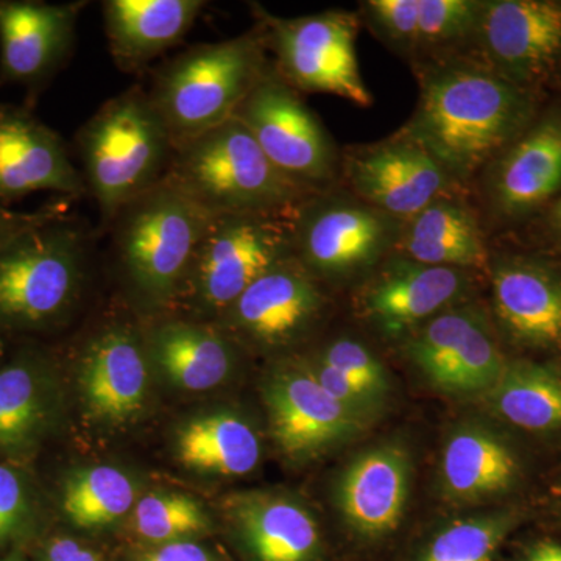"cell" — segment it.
I'll use <instances>...</instances> for the list:
<instances>
[{
  "label": "cell",
  "mask_w": 561,
  "mask_h": 561,
  "mask_svg": "<svg viewBox=\"0 0 561 561\" xmlns=\"http://www.w3.org/2000/svg\"><path fill=\"white\" fill-rule=\"evenodd\" d=\"M534 114L529 92L486 66L448 62L421 80L404 133L453 180L470 179L519 138Z\"/></svg>",
  "instance_id": "6da1fadb"
},
{
  "label": "cell",
  "mask_w": 561,
  "mask_h": 561,
  "mask_svg": "<svg viewBox=\"0 0 561 561\" xmlns=\"http://www.w3.org/2000/svg\"><path fill=\"white\" fill-rule=\"evenodd\" d=\"M87 190L103 219L114 220L125 205L160 184L171 171V133L140 87L103 103L79 133Z\"/></svg>",
  "instance_id": "7a4b0ae2"
},
{
  "label": "cell",
  "mask_w": 561,
  "mask_h": 561,
  "mask_svg": "<svg viewBox=\"0 0 561 561\" xmlns=\"http://www.w3.org/2000/svg\"><path fill=\"white\" fill-rule=\"evenodd\" d=\"M260 24L220 43L183 51L162 66L149 91L173 142L195 138L234 117L251 91L272 72Z\"/></svg>",
  "instance_id": "3957f363"
},
{
  "label": "cell",
  "mask_w": 561,
  "mask_h": 561,
  "mask_svg": "<svg viewBox=\"0 0 561 561\" xmlns=\"http://www.w3.org/2000/svg\"><path fill=\"white\" fill-rule=\"evenodd\" d=\"M168 176L210 217L290 213L313 195L287 180L236 117L176 144Z\"/></svg>",
  "instance_id": "277c9868"
},
{
  "label": "cell",
  "mask_w": 561,
  "mask_h": 561,
  "mask_svg": "<svg viewBox=\"0 0 561 561\" xmlns=\"http://www.w3.org/2000/svg\"><path fill=\"white\" fill-rule=\"evenodd\" d=\"M209 219L169 176L114 217L122 271L151 308L183 294Z\"/></svg>",
  "instance_id": "5b68a950"
},
{
  "label": "cell",
  "mask_w": 561,
  "mask_h": 561,
  "mask_svg": "<svg viewBox=\"0 0 561 561\" xmlns=\"http://www.w3.org/2000/svg\"><path fill=\"white\" fill-rule=\"evenodd\" d=\"M87 239L60 214L0 245V324L41 328L76 301Z\"/></svg>",
  "instance_id": "8992f818"
},
{
  "label": "cell",
  "mask_w": 561,
  "mask_h": 561,
  "mask_svg": "<svg viewBox=\"0 0 561 561\" xmlns=\"http://www.w3.org/2000/svg\"><path fill=\"white\" fill-rule=\"evenodd\" d=\"M294 214L210 217L183 289L195 311L219 319L254 280L294 257Z\"/></svg>",
  "instance_id": "52a82bcc"
},
{
  "label": "cell",
  "mask_w": 561,
  "mask_h": 561,
  "mask_svg": "<svg viewBox=\"0 0 561 561\" xmlns=\"http://www.w3.org/2000/svg\"><path fill=\"white\" fill-rule=\"evenodd\" d=\"M257 24L276 55L278 76L295 91L324 92L360 106L371 105L357 62L356 14L324 11L278 18L257 7Z\"/></svg>",
  "instance_id": "ba28073f"
},
{
  "label": "cell",
  "mask_w": 561,
  "mask_h": 561,
  "mask_svg": "<svg viewBox=\"0 0 561 561\" xmlns=\"http://www.w3.org/2000/svg\"><path fill=\"white\" fill-rule=\"evenodd\" d=\"M268 161L291 183L312 194L337 176L334 144L298 91L272 70L234 114Z\"/></svg>",
  "instance_id": "9c48e42d"
},
{
  "label": "cell",
  "mask_w": 561,
  "mask_h": 561,
  "mask_svg": "<svg viewBox=\"0 0 561 561\" xmlns=\"http://www.w3.org/2000/svg\"><path fill=\"white\" fill-rule=\"evenodd\" d=\"M397 221L362 201L313 194L295 209V256L316 279L348 278L400 242Z\"/></svg>",
  "instance_id": "30bf717a"
},
{
  "label": "cell",
  "mask_w": 561,
  "mask_h": 561,
  "mask_svg": "<svg viewBox=\"0 0 561 561\" xmlns=\"http://www.w3.org/2000/svg\"><path fill=\"white\" fill-rule=\"evenodd\" d=\"M405 354L426 381L449 394L489 393L507 362L485 313L453 306L405 337Z\"/></svg>",
  "instance_id": "8fae6325"
},
{
  "label": "cell",
  "mask_w": 561,
  "mask_h": 561,
  "mask_svg": "<svg viewBox=\"0 0 561 561\" xmlns=\"http://www.w3.org/2000/svg\"><path fill=\"white\" fill-rule=\"evenodd\" d=\"M264 400L273 440L295 460L312 459L351 440L367 423L320 386L305 359L276 365L265 382Z\"/></svg>",
  "instance_id": "7c38bea8"
},
{
  "label": "cell",
  "mask_w": 561,
  "mask_h": 561,
  "mask_svg": "<svg viewBox=\"0 0 561 561\" xmlns=\"http://www.w3.org/2000/svg\"><path fill=\"white\" fill-rule=\"evenodd\" d=\"M476 35L490 69L527 91L561 62V2H482Z\"/></svg>",
  "instance_id": "4fadbf2b"
},
{
  "label": "cell",
  "mask_w": 561,
  "mask_h": 561,
  "mask_svg": "<svg viewBox=\"0 0 561 561\" xmlns=\"http://www.w3.org/2000/svg\"><path fill=\"white\" fill-rule=\"evenodd\" d=\"M323 308L317 279L294 256L254 280L219 319L245 341L276 350L300 341Z\"/></svg>",
  "instance_id": "5bb4252c"
},
{
  "label": "cell",
  "mask_w": 561,
  "mask_h": 561,
  "mask_svg": "<svg viewBox=\"0 0 561 561\" xmlns=\"http://www.w3.org/2000/svg\"><path fill=\"white\" fill-rule=\"evenodd\" d=\"M346 175L362 202L404 221L446 195L453 180L404 131L356 151L346 161Z\"/></svg>",
  "instance_id": "9a60e30c"
},
{
  "label": "cell",
  "mask_w": 561,
  "mask_h": 561,
  "mask_svg": "<svg viewBox=\"0 0 561 561\" xmlns=\"http://www.w3.org/2000/svg\"><path fill=\"white\" fill-rule=\"evenodd\" d=\"M83 7L0 0V84H21L36 95L69 57Z\"/></svg>",
  "instance_id": "2e32d148"
},
{
  "label": "cell",
  "mask_w": 561,
  "mask_h": 561,
  "mask_svg": "<svg viewBox=\"0 0 561 561\" xmlns=\"http://www.w3.org/2000/svg\"><path fill=\"white\" fill-rule=\"evenodd\" d=\"M39 191L79 197L87 184L60 135L31 106L0 103V205Z\"/></svg>",
  "instance_id": "e0dca14e"
},
{
  "label": "cell",
  "mask_w": 561,
  "mask_h": 561,
  "mask_svg": "<svg viewBox=\"0 0 561 561\" xmlns=\"http://www.w3.org/2000/svg\"><path fill=\"white\" fill-rule=\"evenodd\" d=\"M146 339L127 324L99 331L79 365L81 398L88 412L106 424H124L142 412L149 397Z\"/></svg>",
  "instance_id": "ac0fdd59"
},
{
  "label": "cell",
  "mask_w": 561,
  "mask_h": 561,
  "mask_svg": "<svg viewBox=\"0 0 561 561\" xmlns=\"http://www.w3.org/2000/svg\"><path fill=\"white\" fill-rule=\"evenodd\" d=\"M412 486L411 454L398 442L365 449L343 468L335 502L354 534L381 538L397 530Z\"/></svg>",
  "instance_id": "d6986e66"
},
{
  "label": "cell",
  "mask_w": 561,
  "mask_h": 561,
  "mask_svg": "<svg viewBox=\"0 0 561 561\" xmlns=\"http://www.w3.org/2000/svg\"><path fill=\"white\" fill-rule=\"evenodd\" d=\"M467 271L421 264L401 256L383 265L364 294V309L389 337H408L456 306L467 290Z\"/></svg>",
  "instance_id": "ffe728a7"
},
{
  "label": "cell",
  "mask_w": 561,
  "mask_h": 561,
  "mask_svg": "<svg viewBox=\"0 0 561 561\" xmlns=\"http://www.w3.org/2000/svg\"><path fill=\"white\" fill-rule=\"evenodd\" d=\"M493 306L501 327L535 348L561 346V275L538 261L512 257L491 267Z\"/></svg>",
  "instance_id": "44dd1931"
},
{
  "label": "cell",
  "mask_w": 561,
  "mask_h": 561,
  "mask_svg": "<svg viewBox=\"0 0 561 561\" xmlns=\"http://www.w3.org/2000/svg\"><path fill=\"white\" fill-rule=\"evenodd\" d=\"M494 162L491 198L501 214L526 216L561 191V114L545 117Z\"/></svg>",
  "instance_id": "7402d4cb"
},
{
  "label": "cell",
  "mask_w": 561,
  "mask_h": 561,
  "mask_svg": "<svg viewBox=\"0 0 561 561\" xmlns=\"http://www.w3.org/2000/svg\"><path fill=\"white\" fill-rule=\"evenodd\" d=\"M102 5L111 55L128 72L144 68L183 39L208 2L106 0Z\"/></svg>",
  "instance_id": "603a6c76"
},
{
  "label": "cell",
  "mask_w": 561,
  "mask_h": 561,
  "mask_svg": "<svg viewBox=\"0 0 561 561\" xmlns=\"http://www.w3.org/2000/svg\"><path fill=\"white\" fill-rule=\"evenodd\" d=\"M228 511L254 561L320 559L319 524L300 502L279 494L251 491L232 497Z\"/></svg>",
  "instance_id": "cb8c5ba5"
},
{
  "label": "cell",
  "mask_w": 561,
  "mask_h": 561,
  "mask_svg": "<svg viewBox=\"0 0 561 561\" xmlns=\"http://www.w3.org/2000/svg\"><path fill=\"white\" fill-rule=\"evenodd\" d=\"M144 339L154 367L183 390L216 389L234 368L230 335L214 323L165 321L151 328Z\"/></svg>",
  "instance_id": "d4e9b609"
},
{
  "label": "cell",
  "mask_w": 561,
  "mask_h": 561,
  "mask_svg": "<svg viewBox=\"0 0 561 561\" xmlns=\"http://www.w3.org/2000/svg\"><path fill=\"white\" fill-rule=\"evenodd\" d=\"M518 476V460L507 443L481 424H461L443 446L440 490L454 504H478L505 493Z\"/></svg>",
  "instance_id": "484cf974"
},
{
  "label": "cell",
  "mask_w": 561,
  "mask_h": 561,
  "mask_svg": "<svg viewBox=\"0 0 561 561\" xmlns=\"http://www.w3.org/2000/svg\"><path fill=\"white\" fill-rule=\"evenodd\" d=\"M398 243L402 256L421 264L459 271L489 264V250L478 219L468 206L448 195L405 221Z\"/></svg>",
  "instance_id": "4316f807"
},
{
  "label": "cell",
  "mask_w": 561,
  "mask_h": 561,
  "mask_svg": "<svg viewBox=\"0 0 561 561\" xmlns=\"http://www.w3.org/2000/svg\"><path fill=\"white\" fill-rule=\"evenodd\" d=\"M262 446L257 432L230 411L206 413L187 421L176 435V456L184 467L205 474L238 478L260 463Z\"/></svg>",
  "instance_id": "83f0119b"
},
{
  "label": "cell",
  "mask_w": 561,
  "mask_h": 561,
  "mask_svg": "<svg viewBox=\"0 0 561 561\" xmlns=\"http://www.w3.org/2000/svg\"><path fill=\"white\" fill-rule=\"evenodd\" d=\"M46 368L24 357L0 368V451H22L36 443L54 412Z\"/></svg>",
  "instance_id": "f1b7e54d"
},
{
  "label": "cell",
  "mask_w": 561,
  "mask_h": 561,
  "mask_svg": "<svg viewBox=\"0 0 561 561\" xmlns=\"http://www.w3.org/2000/svg\"><path fill=\"white\" fill-rule=\"evenodd\" d=\"M491 409L513 426L531 432L561 427V375L529 362L505 365L489 391Z\"/></svg>",
  "instance_id": "f546056e"
},
{
  "label": "cell",
  "mask_w": 561,
  "mask_h": 561,
  "mask_svg": "<svg viewBox=\"0 0 561 561\" xmlns=\"http://www.w3.org/2000/svg\"><path fill=\"white\" fill-rule=\"evenodd\" d=\"M139 501L138 483L111 465H95L73 472L62 491V511L70 523L98 529L130 515Z\"/></svg>",
  "instance_id": "4dcf8cb0"
},
{
  "label": "cell",
  "mask_w": 561,
  "mask_h": 561,
  "mask_svg": "<svg viewBox=\"0 0 561 561\" xmlns=\"http://www.w3.org/2000/svg\"><path fill=\"white\" fill-rule=\"evenodd\" d=\"M133 534L151 545L195 540L210 529L201 502L183 493L153 491L139 497L130 513Z\"/></svg>",
  "instance_id": "1f68e13d"
},
{
  "label": "cell",
  "mask_w": 561,
  "mask_h": 561,
  "mask_svg": "<svg viewBox=\"0 0 561 561\" xmlns=\"http://www.w3.org/2000/svg\"><path fill=\"white\" fill-rule=\"evenodd\" d=\"M518 516L489 513L451 523L432 538L419 561H491Z\"/></svg>",
  "instance_id": "d6a6232c"
},
{
  "label": "cell",
  "mask_w": 561,
  "mask_h": 561,
  "mask_svg": "<svg viewBox=\"0 0 561 561\" xmlns=\"http://www.w3.org/2000/svg\"><path fill=\"white\" fill-rule=\"evenodd\" d=\"M481 9L476 0H420L419 51L476 35Z\"/></svg>",
  "instance_id": "836d02e7"
},
{
  "label": "cell",
  "mask_w": 561,
  "mask_h": 561,
  "mask_svg": "<svg viewBox=\"0 0 561 561\" xmlns=\"http://www.w3.org/2000/svg\"><path fill=\"white\" fill-rule=\"evenodd\" d=\"M313 357L357 383L379 404L389 394L390 382L386 367L364 343L348 337L337 339L328 343Z\"/></svg>",
  "instance_id": "e575fe53"
},
{
  "label": "cell",
  "mask_w": 561,
  "mask_h": 561,
  "mask_svg": "<svg viewBox=\"0 0 561 561\" xmlns=\"http://www.w3.org/2000/svg\"><path fill=\"white\" fill-rule=\"evenodd\" d=\"M362 9L387 44L404 54L419 51L420 0H368Z\"/></svg>",
  "instance_id": "d590c367"
},
{
  "label": "cell",
  "mask_w": 561,
  "mask_h": 561,
  "mask_svg": "<svg viewBox=\"0 0 561 561\" xmlns=\"http://www.w3.org/2000/svg\"><path fill=\"white\" fill-rule=\"evenodd\" d=\"M27 511V493L20 476L0 465V540L20 529Z\"/></svg>",
  "instance_id": "8d00e7d4"
},
{
  "label": "cell",
  "mask_w": 561,
  "mask_h": 561,
  "mask_svg": "<svg viewBox=\"0 0 561 561\" xmlns=\"http://www.w3.org/2000/svg\"><path fill=\"white\" fill-rule=\"evenodd\" d=\"M138 561H217L208 548L195 540L165 542L144 553Z\"/></svg>",
  "instance_id": "74e56055"
},
{
  "label": "cell",
  "mask_w": 561,
  "mask_h": 561,
  "mask_svg": "<svg viewBox=\"0 0 561 561\" xmlns=\"http://www.w3.org/2000/svg\"><path fill=\"white\" fill-rule=\"evenodd\" d=\"M57 214V210L54 209H43L38 213H16V210L0 205V245L20 234L21 231L50 219Z\"/></svg>",
  "instance_id": "f35d334b"
},
{
  "label": "cell",
  "mask_w": 561,
  "mask_h": 561,
  "mask_svg": "<svg viewBox=\"0 0 561 561\" xmlns=\"http://www.w3.org/2000/svg\"><path fill=\"white\" fill-rule=\"evenodd\" d=\"M46 561H102L92 549L73 538H55L47 548Z\"/></svg>",
  "instance_id": "ab89813d"
},
{
  "label": "cell",
  "mask_w": 561,
  "mask_h": 561,
  "mask_svg": "<svg viewBox=\"0 0 561 561\" xmlns=\"http://www.w3.org/2000/svg\"><path fill=\"white\" fill-rule=\"evenodd\" d=\"M524 561H561V545L556 541H540L531 546Z\"/></svg>",
  "instance_id": "60d3db41"
},
{
  "label": "cell",
  "mask_w": 561,
  "mask_h": 561,
  "mask_svg": "<svg viewBox=\"0 0 561 561\" xmlns=\"http://www.w3.org/2000/svg\"><path fill=\"white\" fill-rule=\"evenodd\" d=\"M549 221H551L552 231L561 239V197L556 202V205H553Z\"/></svg>",
  "instance_id": "b9f144b4"
}]
</instances>
